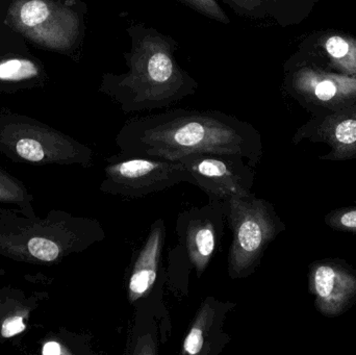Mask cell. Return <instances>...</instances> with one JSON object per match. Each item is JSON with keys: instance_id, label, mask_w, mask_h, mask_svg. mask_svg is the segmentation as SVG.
Masks as SVG:
<instances>
[{"instance_id": "6da1fadb", "label": "cell", "mask_w": 356, "mask_h": 355, "mask_svg": "<svg viewBox=\"0 0 356 355\" xmlns=\"http://www.w3.org/2000/svg\"><path fill=\"white\" fill-rule=\"evenodd\" d=\"M115 141L120 154L156 160L211 152L238 154L255 167L264 154L261 135L252 124L218 110L175 108L135 117Z\"/></svg>"}, {"instance_id": "277c9868", "label": "cell", "mask_w": 356, "mask_h": 355, "mask_svg": "<svg viewBox=\"0 0 356 355\" xmlns=\"http://www.w3.org/2000/svg\"><path fill=\"white\" fill-rule=\"evenodd\" d=\"M102 192L124 198H144L182 183L193 185L179 160H156L119 152L106 160Z\"/></svg>"}, {"instance_id": "9c48e42d", "label": "cell", "mask_w": 356, "mask_h": 355, "mask_svg": "<svg viewBox=\"0 0 356 355\" xmlns=\"http://www.w3.org/2000/svg\"><path fill=\"white\" fill-rule=\"evenodd\" d=\"M286 62L356 79V39L336 31H315L303 39Z\"/></svg>"}, {"instance_id": "4fadbf2b", "label": "cell", "mask_w": 356, "mask_h": 355, "mask_svg": "<svg viewBox=\"0 0 356 355\" xmlns=\"http://www.w3.org/2000/svg\"><path fill=\"white\" fill-rule=\"evenodd\" d=\"M305 138L326 142L339 158L356 154V101L334 112L313 116L298 129L294 141Z\"/></svg>"}, {"instance_id": "8992f818", "label": "cell", "mask_w": 356, "mask_h": 355, "mask_svg": "<svg viewBox=\"0 0 356 355\" xmlns=\"http://www.w3.org/2000/svg\"><path fill=\"white\" fill-rule=\"evenodd\" d=\"M284 89L313 116L334 112L356 101V79L309 65H284Z\"/></svg>"}, {"instance_id": "d6986e66", "label": "cell", "mask_w": 356, "mask_h": 355, "mask_svg": "<svg viewBox=\"0 0 356 355\" xmlns=\"http://www.w3.org/2000/svg\"><path fill=\"white\" fill-rule=\"evenodd\" d=\"M17 154L24 158V160H29V162H41L45 156L43 147L39 142L33 139H24L19 140L16 144Z\"/></svg>"}, {"instance_id": "30bf717a", "label": "cell", "mask_w": 356, "mask_h": 355, "mask_svg": "<svg viewBox=\"0 0 356 355\" xmlns=\"http://www.w3.org/2000/svg\"><path fill=\"white\" fill-rule=\"evenodd\" d=\"M309 283L316 296V306L325 316L342 315L355 304L356 273L344 262L314 263Z\"/></svg>"}, {"instance_id": "e0dca14e", "label": "cell", "mask_w": 356, "mask_h": 355, "mask_svg": "<svg viewBox=\"0 0 356 355\" xmlns=\"http://www.w3.org/2000/svg\"><path fill=\"white\" fill-rule=\"evenodd\" d=\"M236 15L250 20H265L267 10L263 0H222Z\"/></svg>"}, {"instance_id": "7402d4cb", "label": "cell", "mask_w": 356, "mask_h": 355, "mask_svg": "<svg viewBox=\"0 0 356 355\" xmlns=\"http://www.w3.org/2000/svg\"><path fill=\"white\" fill-rule=\"evenodd\" d=\"M60 354H62V349H60V344L56 343V342H49L43 347L44 355H58Z\"/></svg>"}, {"instance_id": "ba28073f", "label": "cell", "mask_w": 356, "mask_h": 355, "mask_svg": "<svg viewBox=\"0 0 356 355\" xmlns=\"http://www.w3.org/2000/svg\"><path fill=\"white\" fill-rule=\"evenodd\" d=\"M226 222L225 206L217 201L184 210L177 218V233L186 260L200 279L221 245Z\"/></svg>"}, {"instance_id": "5b68a950", "label": "cell", "mask_w": 356, "mask_h": 355, "mask_svg": "<svg viewBox=\"0 0 356 355\" xmlns=\"http://www.w3.org/2000/svg\"><path fill=\"white\" fill-rule=\"evenodd\" d=\"M12 14L25 35L54 49L70 51L83 37L86 8L76 0H24Z\"/></svg>"}, {"instance_id": "7a4b0ae2", "label": "cell", "mask_w": 356, "mask_h": 355, "mask_svg": "<svg viewBox=\"0 0 356 355\" xmlns=\"http://www.w3.org/2000/svg\"><path fill=\"white\" fill-rule=\"evenodd\" d=\"M131 38L124 52L127 71L102 75L99 92L124 114L170 108L196 94L198 81L178 63V42L144 23L127 28Z\"/></svg>"}, {"instance_id": "44dd1931", "label": "cell", "mask_w": 356, "mask_h": 355, "mask_svg": "<svg viewBox=\"0 0 356 355\" xmlns=\"http://www.w3.org/2000/svg\"><path fill=\"white\" fill-rule=\"evenodd\" d=\"M24 322H23L22 317H10L4 321L1 327V336L6 339L14 337V336L19 335L25 331Z\"/></svg>"}, {"instance_id": "52a82bcc", "label": "cell", "mask_w": 356, "mask_h": 355, "mask_svg": "<svg viewBox=\"0 0 356 355\" xmlns=\"http://www.w3.org/2000/svg\"><path fill=\"white\" fill-rule=\"evenodd\" d=\"M209 201L224 204L232 197L253 193L254 167L238 154H196L179 158Z\"/></svg>"}, {"instance_id": "5bb4252c", "label": "cell", "mask_w": 356, "mask_h": 355, "mask_svg": "<svg viewBox=\"0 0 356 355\" xmlns=\"http://www.w3.org/2000/svg\"><path fill=\"white\" fill-rule=\"evenodd\" d=\"M268 18L282 27L300 24L313 12L319 0H263Z\"/></svg>"}, {"instance_id": "7c38bea8", "label": "cell", "mask_w": 356, "mask_h": 355, "mask_svg": "<svg viewBox=\"0 0 356 355\" xmlns=\"http://www.w3.org/2000/svg\"><path fill=\"white\" fill-rule=\"evenodd\" d=\"M166 242V225L163 219L154 221L147 237L134 260L127 277V299L135 304L147 297L163 279V251Z\"/></svg>"}, {"instance_id": "ffe728a7", "label": "cell", "mask_w": 356, "mask_h": 355, "mask_svg": "<svg viewBox=\"0 0 356 355\" xmlns=\"http://www.w3.org/2000/svg\"><path fill=\"white\" fill-rule=\"evenodd\" d=\"M332 220L328 221L332 226L342 231H355L356 233V208H347V210H337L332 213Z\"/></svg>"}, {"instance_id": "3957f363", "label": "cell", "mask_w": 356, "mask_h": 355, "mask_svg": "<svg viewBox=\"0 0 356 355\" xmlns=\"http://www.w3.org/2000/svg\"><path fill=\"white\" fill-rule=\"evenodd\" d=\"M224 206L232 235L228 277L232 281L248 279L261 265L268 246L284 231V223L271 204L253 193L230 198Z\"/></svg>"}, {"instance_id": "ac0fdd59", "label": "cell", "mask_w": 356, "mask_h": 355, "mask_svg": "<svg viewBox=\"0 0 356 355\" xmlns=\"http://www.w3.org/2000/svg\"><path fill=\"white\" fill-rule=\"evenodd\" d=\"M29 251L33 258L43 262H54L60 256V248L51 240L33 238L27 244Z\"/></svg>"}, {"instance_id": "8fae6325", "label": "cell", "mask_w": 356, "mask_h": 355, "mask_svg": "<svg viewBox=\"0 0 356 355\" xmlns=\"http://www.w3.org/2000/svg\"><path fill=\"white\" fill-rule=\"evenodd\" d=\"M236 306L234 302H222L213 296L205 298L184 336L181 354H221L230 341L229 336L224 333V323Z\"/></svg>"}, {"instance_id": "2e32d148", "label": "cell", "mask_w": 356, "mask_h": 355, "mask_svg": "<svg viewBox=\"0 0 356 355\" xmlns=\"http://www.w3.org/2000/svg\"><path fill=\"white\" fill-rule=\"evenodd\" d=\"M178 1L202 16L207 17L209 20L216 21L224 25L232 23L229 16L226 14L225 10L222 8L217 0H178Z\"/></svg>"}, {"instance_id": "9a60e30c", "label": "cell", "mask_w": 356, "mask_h": 355, "mask_svg": "<svg viewBox=\"0 0 356 355\" xmlns=\"http://www.w3.org/2000/svg\"><path fill=\"white\" fill-rule=\"evenodd\" d=\"M39 67L27 58H8L0 62V81H21L39 75Z\"/></svg>"}]
</instances>
